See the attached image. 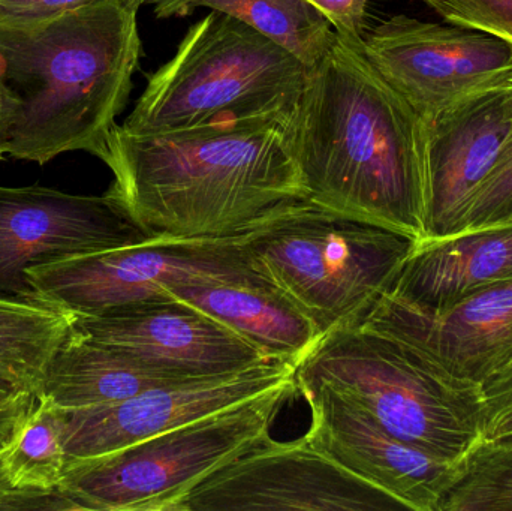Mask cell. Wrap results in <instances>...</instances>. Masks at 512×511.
<instances>
[{"instance_id":"1","label":"cell","mask_w":512,"mask_h":511,"mask_svg":"<svg viewBox=\"0 0 512 511\" xmlns=\"http://www.w3.org/2000/svg\"><path fill=\"white\" fill-rule=\"evenodd\" d=\"M337 33L309 69L289 120L304 200L420 240L426 236L427 126L361 50Z\"/></svg>"},{"instance_id":"2","label":"cell","mask_w":512,"mask_h":511,"mask_svg":"<svg viewBox=\"0 0 512 511\" xmlns=\"http://www.w3.org/2000/svg\"><path fill=\"white\" fill-rule=\"evenodd\" d=\"M282 117L227 120L164 134L114 125L99 159L105 192L153 237L237 236L265 213L304 200Z\"/></svg>"},{"instance_id":"3","label":"cell","mask_w":512,"mask_h":511,"mask_svg":"<svg viewBox=\"0 0 512 511\" xmlns=\"http://www.w3.org/2000/svg\"><path fill=\"white\" fill-rule=\"evenodd\" d=\"M137 12L126 0H93L35 26L0 27L3 156L99 158L140 62Z\"/></svg>"},{"instance_id":"4","label":"cell","mask_w":512,"mask_h":511,"mask_svg":"<svg viewBox=\"0 0 512 511\" xmlns=\"http://www.w3.org/2000/svg\"><path fill=\"white\" fill-rule=\"evenodd\" d=\"M240 243L256 273L297 306L321 336L360 323L393 290L417 240L307 200L249 225Z\"/></svg>"},{"instance_id":"5","label":"cell","mask_w":512,"mask_h":511,"mask_svg":"<svg viewBox=\"0 0 512 511\" xmlns=\"http://www.w3.org/2000/svg\"><path fill=\"white\" fill-rule=\"evenodd\" d=\"M309 68L224 12L195 23L173 59L149 78L123 128L164 134L227 120L291 119Z\"/></svg>"},{"instance_id":"6","label":"cell","mask_w":512,"mask_h":511,"mask_svg":"<svg viewBox=\"0 0 512 511\" xmlns=\"http://www.w3.org/2000/svg\"><path fill=\"white\" fill-rule=\"evenodd\" d=\"M297 384H327L400 440L463 462L481 444V387L453 380L402 342L354 324L322 336Z\"/></svg>"},{"instance_id":"7","label":"cell","mask_w":512,"mask_h":511,"mask_svg":"<svg viewBox=\"0 0 512 511\" xmlns=\"http://www.w3.org/2000/svg\"><path fill=\"white\" fill-rule=\"evenodd\" d=\"M295 375L267 392L203 419L66 471V510L173 511L183 495L270 437Z\"/></svg>"},{"instance_id":"8","label":"cell","mask_w":512,"mask_h":511,"mask_svg":"<svg viewBox=\"0 0 512 511\" xmlns=\"http://www.w3.org/2000/svg\"><path fill=\"white\" fill-rule=\"evenodd\" d=\"M32 299L74 315H99L168 296L174 285H270L255 272L237 236L153 237L146 242L69 255L27 267ZM271 287V285H270Z\"/></svg>"},{"instance_id":"9","label":"cell","mask_w":512,"mask_h":511,"mask_svg":"<svg viewBox=\"0 0 512 511\" xmlns=\"http://www.w3.org/2000/svg\"><path fill=\"white\" fill-rule=\"evenodd\" d=\"M408 510L372 483L337 464L304 435L267 437L180 498L173 511Z\"/></svg>"},{"instance_id":"10","label":"cell","mask_w":512,"mask_h":511,"mask_svg":"<svg viewBox=\"0 0 512 511\" xmlns=\"http://www.w3.org/2000/svg\"><path fill=\"white\" fill-rule=\"evenodd\" d=\"M364 56L424 122L512 74V45L466 27L394 15L364 33Z\"/></svg>"},{"instance_id":"11","label":"cell","mask_w":512,"mask_h":511,"mask_svg":"<svg viewBox=\"0 0 512 511\" xmlns=\"http://www.w3.org/2000/svg\"><path fill=\"white\" fill-rule=\"evenodd\" d=\"M153 239L107 195L0 186V296L32 299L27 267Z\"/></svg>"},{"instance_id":"12","label":"cell","mask_w":512,"mask_h":511,"mask_svg":"<svg viewBox=\"0 0 512 511\" xmlns=\"http://www.w3.org/2000/svg\"><path fill=\"white\" fill-rule=\"evenodd\" d=\"M295 368L297 363H267L239 374L155 387L116 404L66 411L65 473L249 401L295 375Z\"/></svg>"},{"instance_id":"13","label":"cell","mask_w":512,"mask_h":511,"mask_svg":"<svg viewBox=\"0 0 512 511\" xmlns=\"http://www.w3.org/2000/svg\"><path fill=\"white\" fill-rule=\"evenodd\" d=\"M310 410L306 437L337 464L390 494L412 511H439L463 462L418 449L366 410L321 383L297 384Z\"/></svg>"},{"instance_id":"14","label":"cell","mask_w":512,"mask_h":511,"mask_svg":"<svg viewBox=\"0 0 512 511\" xmlns=\"http://www.w3.org/2000/svg\"><path fill=\"white\" fill-rule=\"evenodd\" d=\"M74 329L90 341L183 378L224 377L280 362L173 296L105 314L75 315Z\"/></svg>"},{"instance_id":"15","label":"cell","mask_w":512,"mask_h":511,"mask_svg":"<svg viewBox=\"0 0 512 511\" xmlns=\"http://www.w3.org/2000/svg\"><path fill=\"white\" fill-rule=\"evenodd\" d=\"M358 324L402 342L447 377L481 387L512 362V281L439 312L387 293Z\"/></svg>"},{"instance_id":"16","label":"cell","mask_w":512,"mask_h":511,"mask_svg":"<svg viewBox=\"0 0 512 511\" xmlns=\"http://www.w3.org/2000/svg\"><path fill=\"white\" fill-rule=\"evenodd\" d=\"M426 126L423 240L460 233L475 194L498 164L512 132V74L460 99Z\"/></svg>"},{"instance_id":"17","label":"cell","mask_w":512,"mask_h":511,"mask_svg":"<svg viewBox=\"0 0 512 511\" xmlns=\"http://www.w3.org/2000/svg\"><path fill=\"white\" fill-rule=\"evenodd\" d=\"M508 281L512 221L417 242L390 293L424 311L439 312Z\"/></svg>"},{"instance_id":"18","label":"cell","mask_w":512,"mask_h":511,"mask_svg":"<svg viewBox=\"0 0 512 511\" xmlns=\"http://www.w3.org/2000/svg\"><path fill=\"white\" fill-rule=\"evenodd\" d=\"M165 293L228 327L270 360L298 363L322 338L315 324L270 285L204 281L174 285Z\"/></svg>"},{"instance_id":"19","label":"cell","mask_w":512,"mask_h":511,"mask_svg":"<svg viewBox=\"0 0 512 511\" xmlns=\"http://www.w3.org/2000/svg\"><path fill=\"white\" fill-rule=\"evenodd\" d=\"M201 378H183L90 341L72 329L48 365L36 396L63 411L86 410L125 401L155 387Z\"/></svg>"},{"instance_id":"20","label":"cell","mask_w":512,"mask_h":511,"mask_svg":"<svg viewBox=\"0 0 512 511\" xmlns=\"http://www.w3.org/2000/svg\"><path fill=\"white\" fill-rule=\"evenodd\" d=\"M74 321L38 300L0 296V389L35 396Z\"/></svg>"},{"instance_id":"21","label":"cell","mask_w":512,"mask_h":511,"mask_svg":"<svg viewBox=\"0 0 512 511\" xmlns=\"http://www.w3.org/2000/svg\"><path fill=\"white\" fill-rule=\"evenodd\" d=\"M65 434L66 411L33 396L0 444V467L9 485L56 494L65 477Z\"/></svg>"},{"instance_id":"22","label":"cell","mask_w":512,"mask_h":511,"mask_svg":"<svg viewBox=\"0 0 512 511\" xmlns=\"http://www.w3.org/2000/svg\"><path fill=\"white\" fill-rule=\"evenodd\" d=\"M197 8L224 12L267 36L312 69L336 44L328 18L307 0H182L171 17Z\"/></svg>"},{"instance_id":"23","label":"cell","mask_w":512,"mask_h":511,"mask_svg":"<svg viewBox=\"0 0 512 511\" xmlns=\"http://www.w3.org/2000/svg\"><path fill=\"white\" fill-rule=\"evenodd\" d=\"M439 511H512V440L478 444Z\"/></svg>"},{"instance_id":"24","label":"cell","mask_w":512,"mask_h":511,"mask_svg":"<svg viewBox=\"0 0 512 511\" xmlns=\"http://www.w3.org/2000/svg\"><path fill=\"white\" fill-rule=\"evenodd\" d=\"M512 221V132L486 182L481 185L463 219L462 230H480Z\"/></svg>"},{"instance_id":"25","label":"cell","mask_w":512,"mask_h":511,"mask_svg":"<svg viewBox=\"0 0 512 511\" xmlns=\"http://www.w3.org/2000/svg\"><path fill=\"white\" fill-rule=\"evenodd\" d=\"M445 21L512 45V0H424Z\"/></svg>"},{"instance_id":"26","label":"cell","mask_w":512,"mask_h":511,"mask_svg":"<svg viewBox=\"0 0 512 511\" xmlns=\"http://www.w3.org/2000/svg\"><path fill=\"white\" fill-rule=\"evenodd\" d=\"M481 443L512 440V362L481 386Z\"/></svg>"},{"instance_id":"27","label":"cell","mask_w":512,"mask_h":511,"mask_svg":"<svg viewBox=\"0 0 512 511\" xmlns=\"http://www.w3.org/2000/svg\"><path fill=\"white\" fill-rule=\"evenodd\" d=\"M93 0H0V27H27L60 17Z\"/></svg>"},{"instance_id":"28","label":"cell","mask_w":512,"mask_h":511,"mask_svg":"<svg viewBox=\"0 0 512 511\" xmlns=\"http://www.w3.org/2000/svg\"><path fill=\"white\" fill-rule=\"evenodd\" d=\"M330 21L337 33L352 42H363L370 0H307Z\"/></svg>"},{"instance_id":"29","label":"cell","mask_w":512,"mask_h":511,"mask_svg":"<svg viewBox=\"0 0 512 511\" xmlns=\"http://www.w3.org/2000/svg\"><path fill=\"white\" fill-rule=\"evenodd\" d=\"M11 510H66V503L59 492L20 491L9 485L0 467V511Z\"/></svg>"},{"instance_id":"30","label":"cell","mask_w":512,"mask_h":511,"mask_svg":"<svg viewBox=\"0 0 512 511\" xmlns=\"http://www.w3.org/2000/svg\"><path fill=\"white\" fill-rule=\"evenodd\" d=\"M27 396L23 393L0 389V444L6 440L18 414L26 408Z\"/></svg>"},{"instance_id":"31","label":"cell","mask_w":512,"mask_h":511,"mask_svg":"<svg viewBox=\"0 0 512 511\" xmlns=\"http://www.w3.org/2000/svg\"><path fill=\"white\" fill-rule=\"evenodd\" d=\"M132 8L140 9L144 5L155 6V12L158 17L168 18L171 17L174 6L182 0H126Z\"/></svg>"},{"instance_id":"32","label":"cell","mask_w":512,"mask_h":511,"mask_svg":"<svg viewBox=\"0 0 512 511\" xmlns=\"http://www.w3.org/2000/svg\"><path fill=\"white\" fill-rule=\"evenodd\" d=\"M0 117H2V98H0ZM3 155L2 152H0V161H2Z\"/></svg>"}]
</instances>
